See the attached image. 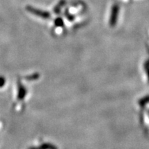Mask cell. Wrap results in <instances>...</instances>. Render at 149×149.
Returning a JSON list of instances; mask_svg holds the SVG:
<instances>
[{"mask_svg":"<svg viewBox=\"0 0 149 149\" xmlns=\"http://www.w3.org/2000/svg\"><path fill=\"white\" fill-rule=\"evenodd\" d=\"M55 26H57L61 27L64 26V21H63V19L61 18L57 17L55 20Z\"/></svg>","mask_w":149,"mask_h":149,"instance_id":"obj_4","label":"cell"},{"mask_svg":"<svg viewBox=\"0 0 149 149\" xmlns=\"http://www.w3.org/2000/svg\"><path fill=\"white\" fill-rule=\"evenodd\" d=\"M26 9V10L29 13H30L34 15H36L37 17H40L41 18L44 19H48L51 18V14L48 12H46V11L35 8L34 7L31 6H28Z\"/></svg>","mask_w":149,"mask_h":149,"instance_id":"obj_1","label":"cell"},{"mask_svg":"<svg viewBox=\"0 0 149 149\" xmlns=\"http://www.w3.org/2000/svg\"><path fill=\"white\" fill-rule=\"evenodd\" d=\"M119 13H120V6L118 4H114L111 8V16H110L109 24L111 26H115L117 24V19H118Z\"/></svg>","mask_w":149,"mask_h":149,"instance_id":"obj_2","label":"cell"},{"mask_svg":"<svg viewBox=\"0 0 149 149\" xmlns=\"http://www.w3.org/2000/svg\"><path fill=\"white\" fill-rule=\"evenodd\" d=\"M66 0H61V1L57 3V6L55 7V8H54V13L56 14H59V13L61 12V9H62L63 7H64V6L66 4Z\"/></svg>","mask_w":149,"mask_h":149,"instance_id":"obj_3","label":"cell"}]
</instances>
